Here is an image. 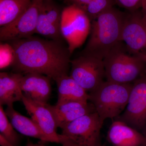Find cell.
I'll return each mask as SVG.
<instances>
[{
    "instance_id": "obj_3",
    "label": "cell",
    "mask_w": 146,
    "mask_h": 146,
    "mask_svg": "<svg viewBox=\"0 0 146 146\" xmlns=\"http://www.w3.org/2000/svg\"><path fill=\"white\" fill-rule=\"evenodd\" d=\"M103 60L108 81L133 83L146 74V58L131 52L122 41L110 50Z\"/></svg>"
},
{
    "instance_id": "obj_20",
    "label": "cell",
    "mask_w": 146,
    "mask_h": 146,
    "mask_svg": "<svg viewBox=\"0 0 146 146\" xmlns=\"http://www.w3.org/2000/svg\"><path fill=\"white\" fill-rule=\"evenodd\" d=\"M0 134L14 146H18L20 142V136L9 120L1 105H0Z\"/></svg>"
},
{
    "instance_id": "obj_26",
    "label": "cell",
    "mask_w": 146,
    "mask_h": 146,
    "mask_svg": "<svg viewBox=\"0 0 146 146\" xmlns=\"http://www.w3.org/2000/svg\"><path fill=\"white\" fill-rule=\"evenodd\" d=\"M0 145L1 146H15L1 134H0Z\"/></svg>"
},
{
    "instance_id": "obj_18",
    "label": "cell",
    "mask_w": 146,
    "mask_h": 146,
    "mask_svg": "<svg viewBox=\"0 0 146 146\" xmlns=\"http://www.w3.org/2000/svg\"><path fill=\"white\" fill-rule=\"evenodd\" d=\"M5 111L12 125L18 132L44 142H50L38 125L31 118L29 119L21 115L14 109L13 106H7Z\"/></svg>"
},
{
    "instance_id": "obj_25",
    "label": "cell",
    "mask_w": 146,
    "mask_h": 146,
    "mask_svg": "<svg viewBox=\"0 0 146 146\" xmlns=\"http://www.w3.org/2000/svg\"><path fill=\"white\" fill-rule=\"evenodd\" d=\"M59 140H60V143H59L61 144L63 146H83L78 145H75V144L72 143L67 141L63 138V136H61V134H59ZM93 146H103V145L101 143L98 144L96 145Z\"/></svg>"
},
{
    "instance_id": "obj_15",
    "label": "cell",
    "mask_w": 146,
    "mask_h": 146,
    "mask_svg": "<svg viewBox=\"0 0 146 146\" xmlns=\"http://www.w3.org/2000/svg\"><path fill=\"white\" fill-rule=\"evenodd\" d=\"M50 107L58 127L61 129L81 116L96 112L94 105L88 102H68L54 106L50 105Z\"/></svg>"
},
{
    "instance_id": "obj_1",
    "label": "cell",
    "mask_w": 146,
    "mask_h": 146,
    "mask_svg": "<svg viewBox=\"0 0 146 146\" xmlns=\"http://www.w3.org/2000/svg\"><path fill=\"white\" fill-rule=\"evenodd\" d=\"M16 53L12 65L16 73H37L55 81L68 74L70 53L61 41L32 36L9 42Z\"/></svg>"
},
{
    "instance_id": "obj_19",
    "label": "cell",
    "mask_w": 146,
    "mask_h": 146,
    "mask_svg": "<svg viewBox=\"0 0 146 146\" xmlns=\"http://www.w3.org/2000/svg\"><path fill=\"white\" fill-rule=\"evenodd\" d=\"M32 0H0V26L15 21L30 5Z\"/></svg>"
},
{
    "instance_id": "obj_10",
    "label": "cell",
    "mask_w": 146,
    "mask_h": 146,
    "mask_svg": "<svg viewBox=\"0 0 146 146\" xmlns=\"http://www.w3.org/2000/svg\"><path fill=\"white\" fill-rule=\"evenodd\" d=\"M121 40L131 52L146 58V20L142 12L126 13Z\"/></svg>"
},
{
    "instance_id": "obj_5",
    "label": "cell",
    "mask_w": 146,
    "mask_h": 146,
    "mask_svg": "<svg viewBox=\"0 0 146 146\" xmlns=\"http://www.w3.org/2000/svg\"><path fill=\"white\" fill-rule=\"evenodd\" d=\"M91 21L85 12L74 5L62 10L60 31L71 54L85 42L91 31Z\"/></svg>"
},
{
    "instance_id": "obj_2",
    "label": "cell",
    "mask_w": 146,
    "mask_h": 146,
    "mask_svg": "<svg viewBox=\"0 0 146 146\" xmlns=\"http://www.w3.org/2000/svg\"><path fill=\"white\" fill-rule=\"evenodd\" d=\"M126 14L113 7L92 21L91 36L82 52L103 60L110 50L121 41Z\"/></svg>"
},
{
    "instance_id": "obj_23",
    "label": "cell",
    "mask_w": 146,
    "mask_h": 146,
    "mask_svg": "<svg viewBox=\"0 0 146 146\" xmlns=\"http://www.w3.org/2000/svg\"><path fill=\"white\" fill-rule=\"evenodd\" d=\"M115 1L121 7L129 12H133L142 8L143 0H115Z\"/></svg>"
},
{
    "instance_id": "obj_17",
    "label": "cell",
    "mask_w": 146,
    "mask_h": 146,
    "mask_svg": "<svg viewBox=\"0 0 146 146\" xmlns=\"http://www.w3.org/2000/svg\"><path fill=\"white\" fill-rule=\"evenodd\" d=\"M55 81L58 96L56 104L71 101L87 102L89 100V94L70 76H61Z\"/></svg>"
},
{
    "instance_id": "obj_7",
    "label": "cell",
    "mask_w": 146,
    "mask_h": 146,
    "mask_svg": "<svg viewBox=\"0 0 146 146\" xmlns=\"http://www.w3.org/2000/svg\"><path fill=\"white\" fill-rule=\"evenodd\" d=\"M103 124L96 112L89 113L65 125L60 134L75 145H96L101 143L100 134Z\"/></svg>"
},
{
    "instance_id": "obj_16",
    "label": "cell",
    "mask_w": 146,
    "mask_h": 146,
    "mask_svg": "<svg viewBox=\"0 0 146 146\" xmlns=\"http://www.w3.org/2000/svg\"><path fill=\"white\" fill-rule=\"evenodd\" d=\"M23 74L0 73V105L12 106L16 102L22 101L23 94L20 86Z\"/></svg>"
},
{
    "instance_id": "obj_24",
    "label": "cell",
    "mask_w": 146,
    "mask_h": 146,
    "mask_svg": "<svg viewBox=\"0 0 146 146\" xmlns=\"http://www.w3.org/2000/svg\"><path fill=\"white\" fill-rule=\"evenodd\" d=\"M72 3V4L80 8H82L84 6L89 4L93 0H68Z\"/></svg>"
},
{
    "instance_id": "obj_29",
    "label": "cell",
    "mask_w": 146,
    "mask_h": 146,
    "mask_svg": "<svg viewBox=\"0 0 146 146\" xmlns=\"http://www.w3.org/2000/svg\"><path fill=\"white\" fill-rule=\"evenodd\" d=\"M141 132L143 134L144 136L145 137L146 139V124L145 125V126H144L143 127V128L142 130H141ZM144 146H146V143L145 145Z\"/></svg>"
},
{
    "instance_id": "obj_28",
    "label": "cell",
    "mask_w": 146,
    "mask_h": 146,
    "mask_svg": "<svg viewBox=\"0 0 146 146\" xmlns=\"http://www.w3.org/2000/svg\"><path fill=\"white\" fill-rule=\"evenodd\" d=\"M26 146H46L41 144H34L32 142H29L27 143Z\"/></svg>"
},
{
    "instance_id": "obj_13",
    "label": "cell",
    "mask_w": 146,
    "mask_h": 146,
    "mask_svg": "<svg viewBox=\"0 0 146 146\" xmlns=\"http://www.w3.org/2000/svg\"><path fill=\"white\" fill-rule=\"evenodd\" d=\"M51 78L42 74L29 73L23 75L21 88L23 94L35 101L47 103L51 95Z\"/></svg>"
},
{
    "instance_id": "obj_21",
    "label": "cell",
    "mask_w": 146,
    "mask_h": 146,
    "mask_svg": "<svg viewBox=\"0 0 146 146\" xmlns=\"http://www.w3.org/2000/svg\"><path fill=\"white\" fill-rule=\"evenodd\" d=\"M115 3V0H93L81 9L92 21L106 11L113 7Z\"/></svg>"
},
{
    "instance_id": "obj_27",
    "label": "cell",
    "mask_w": 146,
    "mask_h": 146,
    "mask_svg": "<svg viewBox=\"0 0 146 146\" xmlns=\"http://www.w3.org/2000/svg\"><path fill=\"white\" fill-rule=\"evenodd\" d=\"M142 15L145 20H146V0H143V7H142Z\"/></svg>"
},
{
    "instance_id": "obj_11",
    "label": "cell",
    "mask_w": 146,
    "mask_h": 146,
    "mask_svg": "<svg viewBox=\"0 0 146 146\" xmlns=\"http://www.w3.org/2000/svg\"><path fill=\"white\" fill-rule=\"evenodd\" d=\"M21 101L31 119L38 125L50 142L59 143V134L56 132L58 127L50 105L35 101L24 94Z\"/></svg>"
},
{
    "instance_id": "obj_6",
    "label": "cell",
    "mask_w": 146,
    "mask_h": 146,
    "mask_svg": "<svg viewBox=\"0 0 146 146\" xmlns=\"http://www.w3.org/2000/svg\"><path fill=\"white\" fill-rule=\"evenodd\" d=\"M72 78L88 93L93 92L103 82L105 77L103 59L82 52L79 56L71 60Z\"/></svg>"
},
{
    "instance_id": "obj_9",
    "label": "cell",
    "mask_w": 146,
    "mask_h": 146,
    "mask_svg": "<svg viewBox=\"0 0 146 146\" xmlns=\"http://www.w3.org/2000/svg\"><path fill=\"white\" fill-rule=\"evenodd\" d=\"M43 0H32L26 10L12 23L0 28V39L9 42L33 36Z\"/></svg>"
},
{
    "instance_id": "obj_8",
    "label": "cell",
    "mask_w": 146,
    "mask_h": 146,
    "mask_svg": "<svg viewBox=\"0 0 146 146\" xmlns=\"http://www.w3.org/2000/svg\"><path fill=\"white\" fill-rule=\"evenodd\" d=\"M117 120L141 131L146 124V74L133 83L124 112Z\"/></svg>"
},
{
    "instance_id": "obj_14",
    "label": "cell",
    "mask_w": 146,
    "mask_h": 146,
    "mask_svg": "<svg viewBox=\"0 0 146 146\" xmlns=\"http://www.w3.org/2000/svg\"><path fill=\"white\" fill-rule=\"evenodd\" d=\"M107 138L113 146H144L146 143L142 132L119 120L111 124Z\"/></svg>"
},
{
    "instance_id": "obj_4",
    "label": "cell",
    "mask_w": 146,
    "mask_h": 146,
    "mask_svg": "<svg viewBox=\"0 0 146 146\" xmlns=\"http://www.w3.org/2000/svg\"><path fill=\"white\" fill-rule=\"evenodd\" d=\"M133 83L119 84L106 80L89 94V100L94 105L102 122L120 116L128 103Z\"/></svg>"
},
{
    "instance_id": "obj_12",
    "label": "cell",
    "mask_w": 146,
    "mask_h": 146,
    "mask_svg": "<svg viewBox=\"0 0 146 146\" xmlns=\"http://www.w3.org/2000/svg\"><path fill=\"white\" fill-rule=\"evenodd\" d=\"M62 11L52 0H43L39 8L35 33L61 41Z\"/></svg>"
},
{
    "instance_id": "obj_22",
    "label": "cell",
    "mask_w": 146,
    "mask_h": 146,
    "mask_svg": "<svg viewBox=\"0 0 146 146\" xmlns=\"http://www.w3.org/2000/svg\"><path fill=\"white\" fill-rule=\"evenodd\" d=\"M16 53L13 46L9 42L0 44V68L5 69L13 65Z\"/></svg>"
}]
</instances>
